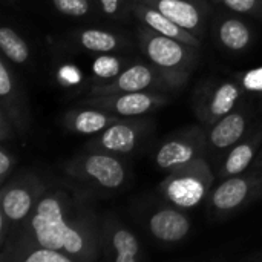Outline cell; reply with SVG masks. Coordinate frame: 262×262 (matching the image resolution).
<instances>
[{
	"instance_id": "cell-1",
	"label": "cell",
	"mask_w": 262,
	"mask_h": 262,
	"mask_svg": "<svg viewBox=\"0 0 262 262\" xmlns=\"http://www.w3.org/2000/svg\"><path fill=\"white\" fill-rule=\"evenodd\" d=\"M101 227L91 193L55 183L48 184L31 216L8 241L35 243L63 252L75 262H92L101 252Z\"/></svg>"
},
{
	"instance_id": "cell-2",
	"label": "cell",
	"mask_w": 262,
	"mask_h": 262,
	"mask_svg": "<svg viewBox=\"0 0 262 262\" xmlns=\"http://www.w3.org/2000/svg\"><path fill=\"white\" fill-rule=\"evenodd\" d=\"M137 37L141 52L166 80L170 89H181L189 81L196 66L198 48L158 34L144 25L138 26Z\"/></svg>"
},
{
	"instance_id": "cell-3",
	"label": "cell",
	"mask_w": 262,
	"mask_h": 262,
	"mask_svg": "<svg viewBox=\"0 0 262 262\" xmlns=\"http://www.w3.org/2000/svg\"><path fill=\"white\" fill-rule=\"evenodd\" d=\"M213 173L207 158L170 170L161 181L158 190L163 198L175 207L192 209L204 201L213 184Z\"/></svg>"
},
{
	"instance_id": "cell-4",
	"label": "cell",
	"mask_w": 262,
	"mask_h": 262,
	"mask_svg": "<svg viewBox=\"0 0 262 262\" xmlns=\"http://www.w3.org/2000/svg\"><path fill=\"white\" fill-rule=\"evenodd\" d=\"M63 170L72 181L103 190H117L127 178L126 164L118 155L86 150L63 164Z\"/></svg>"
},
{
	"instance_id": "cell-5",
	"label": "cell",
	"mask_w": 262,
	"mask_h": 262,
	"mask_svg": "<svg viewBox=\"0 0 262 262\" xmlns=\"http://www.w3.org/2000/svg\"><path fill=\"white\" fill-rule=\"evenodd\" d=\"M262 196V169L224 178L209 195L213 216L226 218L239 213Z\"/></svg>"
},
{
	"instance_id": "cell-6",
	"label": "cell",
	"mask_w": 262,
	"mask_h": 262,
	"mask_svg": "<svg viewBox=\"0 0 262 262\" xmlns=\"http://www.w3.org/2000/svg\"><path fill=\"white\" fill-rule=\"evenodd\" d=\"M46 187L48 183L32 172L21 173L2 186L0 212L11 221L12 232L31 216Z\"/></svg>"
},
{
	"instance_id": "cell-7",
	"label": "cell",
	"mask_w": 262,
	"mask_h": 262,
	"mask_svg": "<svg viewBox=\"0 0 262 262\" xmlns=\"http://www.w3.org/2000/svg\"><path fill=\"white\" fill-rule=\"evenodd\" d=\"M152 120L143 117L120 118L89 140L86 143V150L106 152L118 157L127 155L140 146L146 134L152 130Z\"/></svg>"
},
{
	"instance_id": "cell-8",
	"label": "cell",
	"mask_w": 262,
	"mask_h": 262,
	"mask_svg": "<svg viewBox=\"0 0 262 262\" xmlns=\"http://www.w3.org/2000/svg\"><path fill=\"white\" fill-rule=\"evenodd\" d=\"M207 132L203 127H189L167 138L155 152V164L163 170H173L201 158H207Z\"/></svg>"
},
{
	"instance_id": "cell-9",
	"label": "cell",
	"mask_w": 262,
	"mask_h": 262,
	"mask_svg": "<svg viewBox=\"0 0 262 262\" xmlns=\"http://www.w3.org/2000/svg\"><path fill=\"white\" fill-rule=\"evenodd\" d=\"M172 91L160 72L147 61H135L127 66L112 81L101 84H91L86 95H109L126 92H169Z\"/></svg>"
},
{
	"instance_id": "cell-10",
	"label": "cell",
	"mask_w": 262,
	"mask_h": 262,
	"mask_svg": "<svg viewBox=\"0 0 262 262\" xmlns=\"http://www.w3.org/2000/svg\"><path fill=\"white\" fill-rule=\"evenodd\" d=\"M169 103L166 92H126L109 95H86L80 104L104 109L117 117H143Z\"/></svg>"
},
{
	"instance_id": "cell-11",
	"label": "cell",
	"mask_w": 262,
	"mask_h": 262,
	"mask_svg": "<svg viewBox=\"0 0 262 262\" xmlns=\"http://www.w3.org/2000/svg\"><path fill=\"white\" fill-rule=\"evenodd\" d=\"M9 61L0 60V111H3L17 129L18 137L25 138L31 127V111L28 97L12 69Z\"/></svg>"
},
{
	"instance_id": "cell-12",
	"label": "cell",
	"mask_w": 262,
	"mask_h": 262,
	"mask_svg": "<svg viewBox=\"0 0 262 262\" xmlns=\"http://www.w3.org/2000/svg\"><path fill=\"white\" fill-rule=\"evenodd\" d=\"M101 252L106 261L138 262L143 259L138 238L114 213H107L103 220Z\"/></svg>"
},
{
	"instance_id": "cell-13",
	"label": "cell",
	"mask_w": 262,
	"mask_h": 262,
	"mask_svg": "<svg viewBox=\"0 0 262 262\" xmlns=\"http://www.w3.org/2000/svg\"><path fill=\"white\" fill-rule=\"evenodd\" d=\"M243 94L244 89L236 78L216 84L210 91H206L198 100L195 106L198 118L206 127L213 126L218 120L226 117L238 106Z\"/></svg>"
},
{
	"instance_id": "cell-14",
	"label": "cell",
	"mask_w": 262,
	"mask_h": 262,
	"mask_svg": "<svg viewBox=\"0 0 262 262\" xmlns=\"http://www.w3.org/2000/svg\"><path fill=\"white\" fill-rule=\"evenodd\" d=\"M172 21L203 38L206 32V21L209 15V6L206 0H143Z\"/></svg>"
},
{
	"instance_id": "cell-15",
	"label": "cell",
	"mask_w": 262,
	"mask_h": 262,
	"mask_svg": "<svg viewBox=\"0 0 262 262\" xmlns=\"http://www.w3.org/2000/svg\"><path fill=\"white\" fill-rule=\"evenodd\" d=\"M129 9L132 11L135 18L141 25L147 26L149 29L158 32V34L177 38V40H180V41H183L186 45H190V46L200 49V46H201V38L200 37H196L195 34L189 32L187 29H184L180 25H177L175 21H172L169 17H166L163 12H160L152 5H149V3H146L143 0H130L129 2Z\"/></svg>"
},
{
	"instance_id": "cell-16",
	"label": "cell",
	"mask_w": 262,
	"mask_h": 262,
	"mask_svg": "<svg viewBox=\"0 0 262 262\" xmlns=\"http://www.w3.org/2000/svg\"><path fill=\"white\" fill-rule=\"evenodd\" d=\"M249 118L250 115L246 109L235 107L226 117L218 120L213 126L209 127V130H206L209 147L218 152L232 149L244 138L249 127Z\"/></svg>"
},
{
	"instance_id": "cell-17",
	"label": "cell",
	"mask_w": 262,
	"mask_h": 262,
	"mask_svg": "<svg viewBox=\"0 0 262 262\" xmlns=\"http://www.w3.org/2000/svg\"><path fill=\"white\" fill-rule=\"evenodd\" d=\"M190 220L183 209L169 206L158 209L149 218V232L155 239L166 244H175L183 241L190 232Z\"/></svg>"
},
{
	"instance_id": "cell-18",
	"label": "cell",
	"mask_w": 262,
	"mask_h": 262,
	"mask_svg": "<svg viewBox=\"0 0 262 262\" xmlns=\"http://www.w3.org/2000/svg\"><path fill=\"white\" fill-rule=\"evenodd\" d=\"M121 117H117L104 109L92 107V106H83L80 109H71L68 111L61 123L64 129L75 132V134H83V135H97L106 127H109L112 123L118 121Z\"/></svg>"
},
{
	"instance_id": "cell-19",
	"label": "cell",
	"mask_w": 262,
	"mask_h": 262,
	"mask_svg": "<svg viewBox=\"0 0 262 262\" xmlns=\"http://www.w3.org/2000/svg\"><path fill=\"white\" fill-rule=\"evenodd\" d=\"M2 262H75L69 255L35 243L8 241L2 247Z\"/></svg>"
},
{
	"instance_id": "cell-20",
	"label": "cell",
	"mask_w": 262,
	"mask_h": 262,
	"mask_svg": "<svg viewBox=\"0 0 262 262\" xmlns=\"http://www.w3.org/2000/svg\"><path fill=\"white\" fill-rule=\"evenodd\" d=\"M261 144L262 129L253 132L250 137H247L246 140H241L238 144H235L229 150V154L224 160V164L220 170V177L224 180V178L247 172V169L255 163V160L259 154Z\"/></svg>"
},
{
	"instance_id": "cell-21",
	"label": "cell",
	"mask_w": 262,
	"mask_h": 262,
	"mask_svg": "<svg viewBox=\"0 0 262 262\" xmlns=\"http://www.w3.org/2000/svg\"><path fill=\"white\" fill-rule=\"evenodd\" d=\"M215 29L220 45L229 52H243L253 41L250 26L233 15H223V18H218Z\"/></svg>"
},
{
	"instance_id": "cell-22",
	"label": "cell",
	"mask_w": 262,
	"mask_h": 262,
	"mask_svg": "<svg viewBox=\"0 0 262 262\" xmlns=\"http://www.w3.org/2000/svg\"><path fill=\"white\" fill-rule=\"evenodd\" d=\"M74 41L81 49L97 54H109L118 51L124 41L112 31L100 28H83L74 34Z\"/></svg>"
},
{
	"instance_id": "cell-23",
	"label": "cell",
	"mask_w": 262,
	"mask_h": 262,
	"mask_svg": "<svg viewBox=\"0 0 262 262\" xmlns=\"http://www.w3.org/2000/svg\"><path fill=\"white\" fill-rule=\"evenodd\" d=\"M0 51L2 55L12 64H25L29 60V46L12 28H0Z\"/></svg>"
},
{
	"instance_id": "cell-24",
	"label": "cell",
	"mask_w": 262,
	"mask_h": 262,
	"mask_svg": "<svg viewBox=\"0 0 262 262\" xmlns=\"http://www.w3.org/2000/svg\"><path fill=\"white\" fill-rule=\"evenodd\" d=\"M124 69H126L124 61H121L120 58H117L114 55L103 54L98 58H95V61H94V66H92V71H94L92 84H101V83L112 81Z\"/></svg>"
},
{
	"instance_id": "cell-25",
	"label": "cell",
	"mask_w": 262,
	"mask_h": 262,
	"mask_svg": "<svg viewBox=\"0 0 262 262\" xmlns=\"http://www.w3.org/2000/svg\"><path fill=\"white\" fill-rule=\"evenodd\" d=\"M54 8L66 17L80 18L92 11L91 0H52Z\"/></svg>"
},
{
	"instance_id": "cell-26",
	"label": "cell",
	"mask_w": 262,
	"mask_h": 262,
	"mask_svg": "<svg viewBox=\"0 0 262 262\" xmlns=\"http://www.w3.org/2000/svg\"><path fill=\"white\" fill-rule=\"evenodd\" d=\"M232 12L247 14L262 18V0H215Z\"/></svg>"
},
{
	"instance_id": "cell-27",
	"label": "cell",
	"mask_w": 262,
	"mask_h": 262,
	"mask_svg": "<svg viewBox=\"0 0 262 262\" xmlns=\"http://www.w3.org/2000/svg\"><path fill=\"white\" fill-rule=\"evenodd\" d=\"M235 78L239 81L244 92L262 95V66L239 72L235 75Z\"/></svg>"
},
{
	"instance_id": "cell-28",
	"label": "cell",
	"mask_w": 262,
	"mask_h": 262,
	"mask_svg": "<svg viewBox=\"0 0 262 262\" xmlns=\"http://www.w3.org/2000/svg\"><path fill=\"white\" fill-rule=\"evenodd\" d=\"M14 167H15V157L3 144L0 147V186H3L8 181V178L11 177Z\"/></svg>"
},
{
	"instance_id": "cell-29",
	"label": "cell",
	"mask_w": 262,
	"mask_h": 262,
	"mask_svg": "<svg viewBox=\"0 0 262 262\" xmlns=\"http://www.w3.org/2000/svg\"><path fill=\"white\" fill-rule=\"evenodd\" d=\"M98 3L101 11L112 18L120 17L124 12V8L129 6L127 0H98Z\"/></svg>"
},
{
	"instance_id": "cell-30",
	"label": "cell",
	"mask_w": 262,
	"mask_h": 262,
	"mask_svg": "<svg viewBox=\"0 0 262 262\" xmlns=\"http://www.w3.org/2000/svg\"><path fill=\"white\" fill-rule=\"evenodd\" d=\"M17 135H18L17 129L12 124V121L9 120V117L3 111H0V141L5 144L6 141L15 138Z\"/></svg>"
},
{
	"instance_id": "cell-31",
	"label": "cell",
	"mask_w": 262,
	"mask_h": 262,
	"mask_svg": "<svg viewBox=\"0 0 262 262\" xmlns=\"http://www.w3.org/2000/svg\"><path fill=\"white\" fill-rule=\"evenodd\" d=\"M72 75H80V72H78V69H77L75 66L72 68L71 64H66V66L61 68L60 72H58V77H60L61 83H64V84H75V83H77L74 78H71Z\"/></svg>"
},
{
	"instance_id": "cell-32",
	"label": "cell",
	"mask_w": 262,
	"mask_h": 262,
	"mask_svg": "<svg viewBox=\"0 0 262 262\" xmlns=\"http://www.w3.org/2000/svg\"><path fill=\"white\" fill-rule=\"evenodd\" d=\"M253 167L255 169H262V149L259 150V154H258V157H256V160L253 163Z\"/></svg>"
}]
</instances>
